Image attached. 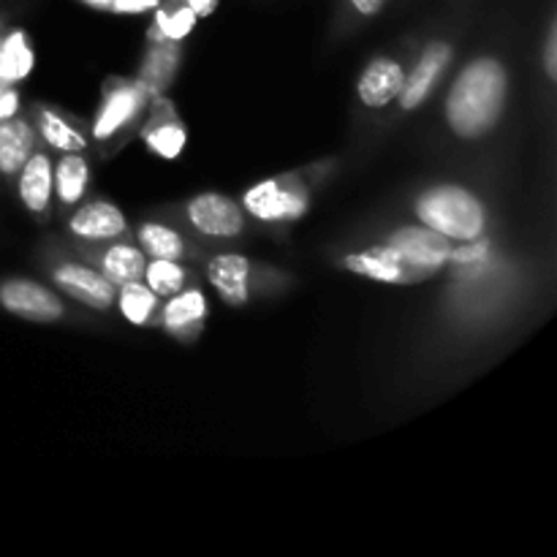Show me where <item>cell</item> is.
<instances>
[{"label": "cell", "instance_id": "1", "mask_svg": "<svg viewBox=\"0 0 557 557\" xmlns=\"http://www.w3.org/2000/svg\"><path fill=\"white\" fill-rule=\"evenodd\" d=\"M509 96V74L495 58H476L460 71L446 98V123L460 139H482L498 125Z\"/></svg>", "mask_w": 557, "mask_h": 557}, {"label": "cell", "instance_id": "2", "mask_svg": "<svg viewBox=\"0 0 557 557\" xmlns=\"http://www.w3.org/2000/svg\"><path fill=\"white\" fill-rule=\"evenodd\" d=\"M417 215L422 226L444 234L451 243H476L487 228L484 205L462 185H435L424 190L417 201Z\"/></svg>", "mask_w": 557, "mask_h": 557}, {"label": "cell", "instance_id": "3", "mask_svg": "<svg viewBox=\"0 0 557 557\" xmlns=\"http://www.w3.org/2000/svg\"><path fill=\"white\" fill-rule=\"evenodd\" d=\"M384 245L400 261V267L408 272L411 283L433 277L441 267L449 264L451 253H455L451 250V239H446L444 234L433 232L428 226L397 228Z\"/></svg>", "mask_w": 557, "mask_h": 557}, {"label": "cell", "instance_id": "4", "mask_svg": "<svg viewBox=\"0 0 557 557\" xmlns=\"http://www.w3.org/2000/svg\"><path fill=\"white\" fill-rule=\"evenodd\" d=\"M308 190L292 177H272L250 185L243 196V210L267 223H292L308 212Z\"/></svg>", "mask_w": 557, "mask_h": 557}, {"label": "cell", "instance_id": "5", "mask_svg": "<svg viewBox=\"0 0 557 557\" xmlns=\"http://www.w3.org/2000/svg\"><path fill=\"white\" fill-rule=\"evenodd\" d=\"M147 96L150 92L145 90L141 82H117V85L109 87L107 96H103V107L98 109L96 123H92V136L98 141H107L114 134H120L125 125H131L139 117L147 103Z\"/></svg>", "mask_w": 557, "mask_h": 557}, {"label": "cell", "instance_id": "6", "mask_svg": "<svg viewBox=\"0 0 557 557\" xmlns=\"http://www.w3.org/2000/svg\"><path fill=\"white\" fill-rule=\"evenodd\" d=\"M188 221L207 237H239L245 228V210L223 194H199L188 201Z\"/></svg>", "mask_w": 557, "mask_h": 557}, {"label": "cell", "instance_id": "7", "mask_svg": "<svg viewBox=\"0 0 557 557\" xmlns=\"http://www.w3.org/2000/svg\"><path fill=\"white\" fill-rule=\"evenodd\" d=\"M0 305H3L9 313L20 315L25 321H38V324H49V321H58L63 315V302L54 292H49L47 286L33 281H5L0 286Z\"/></svg>", "mask_w": 557, "mask_h": 557}, {"label": "cell", "instance_id": "8", "mask_svg": "<svg viewBox=\"0 0 557 557\" xmlns=\"http://www.w3.org/2000/svg\"><path fill=\"white\" fill-rule=\"evenodd\" d=\"M52 281L60 292L92 310H109L114 305V297H117V286L109 283L101 272L90 270L85 264L58 267L52 272Z\"/></svg>", "mask_w": 557, "mask_h": 557}, {"label": "cell", "instance_id": "9", "mask_svg": "<svg viewBox=\"0 0 557 557\" xmlns=\"http://www.w3.org/2000/svg\"><path fill=\"white\" fill-rule=\"evenodd\" d=\"M451 63V47L444 41H435L424 49V54L419 58V63L413 65L411 74H406V82H403L400 90V107L406 112L422 107L428 101V96L433 92V87L438 85V79L444 76V71L449 69Z\"/></svg>", "mask_w": 557, "mask_h": 557}, {"label": "cell", "instance_id": "10", "mask_svg": "<svg viewBox=\"0 0 557 557\" xmlns=\"http://www.w3.org/2000/svg\"><path fill=\"white\" fill-rule=\"evenodd\" d=\"M406 69L392 58H375L357 82V96L364 107L384 109L400 96Z\"/></svg>", "mask_w": 557, "mask_h": 557}, {"label": "cell", "instance_id": "11", "mask_svg": "<svg viewBox=\"0 0 557 557\" xmlns=\"http://www.w3.org/2000/svg\"><path fill=\"white\" fill-rule=\"evenodd\" d=\"M207 277L218 297L232 308H243L250 299V261L239 253H221L207 264Z\"/></svg>", "mask_w": 557, "mask_h": 557}, {"label": "cell", "instance_id": "12", "mask_svg": "<svg viewBox=\"0 0 557 557\" xmlns=\"http://www.w3.org/2000/svg\"><path fill=\"white\" fill-rule=\"evenodd\" d=\"M207 319V299L199 288H188V292H177L169 297V302L161 310L163 330L172 332L180 341H190L199 335L201 324Z\"/></svg>", "mask_w": 557, "mask_h": 557}, {"label": "cell", "instance_id": "13", "mask_svg": "<svg viewBox=\"0 0 557 557\" xmlns=\"http://www.w3.org/2000/svg\"><path fill=\"white\" fill-rule=\"evenodd\" d=\"M71 232L82 239H114L128 228L123 210L114 207L112 201H92V205L79 207V210L71 215Z\"/></svg>", "mask_w": 557, "mask_h": 557}, {"label": "cell", "instance_id": "14", "mask_svg": "<svg viewBox=\"0 0 557 557\" xmlns=\"http://www.w3.org/2000/svg\"><path fill=\"white\" fill-rule=\"evenodd\" d=\"M20 199L33 215H41L54 194V166L47 152H33L20 169Z\"/></svg>", "mask_w": 557, "mask_h": 557}, {"label": "cell", "instance_id": "15", "mask_svg": "<svg viewBox=\"0 0 557 557\" xmlns=\"http://www.w3.org/2000/svg\"><path fill=\"white\" fill-rule=\"evenodd\" d=\"M343 267L351 270L354 275L370 277V281L379 283H392V286H406V283H411L408 272L403 270L400 261L392 256V250L386 245L362 250V253H348L343 259Z\"/></svg>", "mask_w": 557, "mask_h": 557}, {"label": "cell", "instance_id": "16", "mask_svg": "<svg viewBox=\"0 0 557 557\" xmlns=\"http://www.w3.org/2000/svg\"><path fill=\"white\" fill-rule=\"evenodd\" d=\"M36 152V134L20 117L0 120V172L16 174Z\"/></svg>", "mask_w": 557, "mask_h": 557}, {"label": "cell", "instance_id": "17", "mask_svg": "<svg viewBox=\"0 0 557 557\" xmlns=\"http://www.w3.org/2000/svg\"><path fill=\"white\" fill-rule=\"evenodd\" d=\"M185 141H188V134H185L183 123L174 117L169 107H166V117L158 114V117H152L150 125L145 128V145L150 147L156 156L166 158V161L180 158V152L185 150Z\"/></svg>", "mask_w": 557, "mask_h": 557}, {"label": "cell", "instance_id": "18", "mask_svg": "<svg viewBox=\"0 0 557 557\" xmlns=\"http://www.w3.org/2000/svg\"><path fill=\"white\" fill-rule=\"evenodd\" d=\"M145 267V250L134 248V245H112L101 259V275L107 277L109 283H114V286H123V283L141 281Z\"/></svg>", "mask_w": 557, "mask_h": 557}, {"label": "cell", "instance_id": "19", "mask_svg": "<svg viewBox=\"0 0 557 557\" xmlns=\"http://www.w3.org/2000/svg\"><path fill=\"white\" fill-rule=\"evenodd\" d=\"M33 49L27 47V38L22 30L9 33L3 44H0V85H16L25 79L33 71Z\"/></svg>", "mask_w": 557, "mask_h": 557}, {"label": "cell", "instance_id": "20", "mask_svg": "<svg viewBox=\"0 0 557 557\" xmlns=\"http://www.w3.org/2000/svg\"><path fill=\"white\" fill-rule=\"evenodd\" d=\"M87 180H90V169L79 152H65L60 158L58 169H54V188H58V199L63 205H76L85 196Z\"/></svg>", "mask_w": 557, "mask_h": 557}, {"label": "cell", "instance_id": "21", "mask_svg": "<svg viewBox=\"0 0 557 557\" xmlns=\"http://www.w3.org/2000/svg\"><path fill=\"white\" fill-rule=\"evenodd\" d=\"M136 239H139L145 256H152V259L180 261L185 256V239L180 237V232H174L172 226H163V223H141Z\"/></svg>", "mask_w": 557, "mask_h": 557}, {"label": "cell", "instance_id": "22", "mask_svg": "<svg viewBox=\"0 0 557 557\" xmlns=\"http://www.w3.org/2000/svg\"><path fill=\"white\" fill-rule=\"evenodd\" d=\"M114 299H117L120 305V313H123L134 326L150 324L152 313L158 310V294L152 292L150 286H145L141 281L123 283Z\"/></svg>", "mask_w": 557, "mask_h": 557}, {"label": "cell", "instance_id": "23", "mask_svg": "<svg viewBox=\"0 0 557 557\" xmlns=\"http://www.w3.org/2000/svg\"><path fill=\"white\" fill-rule=\"evenodd\" d=\"M180 49L177 41H161V47L152 49V54L147 58L145 71H141V85L147 92H161L163 87L172 82L174 69H177Z\"/></svg>", "mask_w": 557, "mask_h": 557}, {"label": "cell", "instance_id": "24", "mask_svg": "<svg viewBox=\"0 0 557 557\" xmlns=\"http://www.w3.org/2000/svg\"><path fill=\"white\" fill-rule=\"evenodd\" d=\"M190 272H185V267L180 261L172 259H152L145 267V281L158 297H172V294L183 292L185 281H188Z\"/></svg>", "mask_w": 557, "mask_h": 557}, {"label": "cell", "instance_id": "25", "mask_svg": "<svg viewBox=\"0 0 557 557\" xmlns=\"http://www.w3.org/2000/svg\"><path fill=\"white\" fill-rule=\"evenodd\" d=\"M38 123H41V136L47 139V145L54 147V150L82 152L87 147L85 136H82L76 128H71L58 112H52V109H41Z\"/></svg>", "mask_w": 557, "mask_h": 557}, {"label": "cell", "instance_id": "26", "mask_svg": "<svg viewBox=\"0 0 557 557\" xmlns=\"http://www.w3.org/2000/svg\"><path fill=\"white\" fill-rule=\"evenodd\" d=\"M196 20L194 9H188L185 3L174 5V9H163L156 14V27H152V38H161V41H180V38L188 36L194 30Z\"/></svg>", "mask_w": 557, "mask_h": 557}, {"label": "cell", "instance_id": "27", "mask_svg": "<svg viewBox=\"0 0 557 557\" xmlns=\"http://www.w3.org/2000/svg\"><path fill=\"white\" fill-rule=\"evenodd\" d=\"M544 69H547L549 79H557V27L555 22L549 25L547 33V44H544Z\"/></svg>", "mask_w": 557, "mask_h": 557}, {"label": "cell", "instance_id": "28", "mask_svg": "<svg viewBox=\"0 0 557 557\" xmlns=\"http://www.w3.org/2000/svg\"><path fill=\"white\" fill-rule=\"evenodd\" d=\"M161 0H112V11L117 14H141L147 9H156Z\"/></svg>", "mask_w": 557, "mask_h": 557}, {"label": "cell", "instance_id": "29", "mask_svg": "<svg viewBox=\"0 0 557 557\" xmlns=\"http://www.w3.org/2000/svg\"><path fill=\"white\" fill-rule=\"evenodd\" d=\"M20 109V96L14 90H0V120L14 117Z\"/></svg>", "mask_w": 557, "mask_h": 557}, {"label": "cell", "instance_id": "30", "mask_svg": "<svg viewBox=\"0 0 557 557\" xmlns=\"http://www.w3.org/2000/svg\"><path fill=\"white\" fill-rule=\"evenodd\" d=\"M354 9L362 16H375L386 5V0H351Z\"/></svg>", "mask_w": 557, "mask_h": 557}, {"label": "cell", "instance_id": "31", "mask_svg": "<svg viewBox=\"0 0 557 557\" xmlns=\"http://www.w3.org/2000/svg\"><path fill=\"white\" fill-rule=\"evenodd\" d=\"M188 9H194L196 16H210L212 11H215V3L218 0H183Z\"/></svg>", "mask_w": 557, "mask_h": 557}, {"label": "cell", "instance_id": "32", "mask_svg": "<svg viewBox=\"0 0 557 557\" xmlns=\"http://www.w3.org/2000/svg\"><path fill=\"white\" fill-rule=\"evenodd\" d=\"M82 3L92 5V9H109V11H112V0H82Z\"/></svg>", "mask_w": 557, "mask_h": 557}]
</instances>
